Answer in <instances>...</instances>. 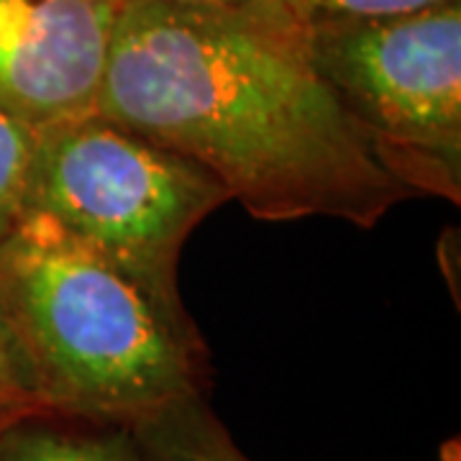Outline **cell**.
I'll return each mask as SVG.
<instances>
[{
	"label": "cell",
	"mask_w": 461,
	"mask_h": 461,
	"mask_svg": "<svg viewBox=\"0 0 461 461\" xmlns=\"http://www.w3.org/2000/svg\"><path fill=\"white\" fill-rule=\"evenodd\" d=\"M95 111L205 167L257 221L375 229L415 198L318 77L282 0H126Z\"/></svg>",
	"instance_id": "6da1fadb"
},
{
	"label": "cell",
	"mask_w": 461,
	"mask_h": 461,
	"mask_svg": "<svg viewBox=\"0 0 461 461\" xmlns=\"http://www.w3.org/2000/svg\"><path fill=\"white\" fill-rule=\"evenodd\" d=\"M0 290L51 411L136 426L205 397L208 348L185 305L47 215L21 213L0 239Z\"/></svg>",
	"instance_id": "7a4b0ae2"
},
{
	"label": "cell",
	"mask_w": 461,
	"mask_h": 461,
	"mask_svg": "<svg viewBox=\"0 0 461 461\" xmlns=\"http://www.w3.org/2000/svg\"><path fill=\"white\" fill-rule=\"evenodd\" d=\"M229 193L198 162L103 113L36 133L23 213L47 215L172 303L185 241Z\"/></svg>",
	"instance_id": "3957f363"
},
{
	"label": "cell",
	"mask_w": 461,
	"mask_h": 461,
	"mask_svg": "<svg viewBox=\"0 0 461 461\" xmlns=\"http://www.w3.org/2000/svg\"><path fill=\"white\" fill-rule=\"evenodd\" d=\"M308 57L382 162L415 193L461 200V0L308 26Z\"/></svg>",
	"instance_id": "277c9868"
},
{
	"label": "cell",
	"mask_w": 461,
	"mask_h": 461,
	"mask_svg": "<svg viewBox=\"0 0 461 461\" xmlns=\"http://www.w3.org/2000/svg\"><path fill=\"white\" fill-rule=\"evenodd\" d=\"M126 0H0V111L32 131L95 113Z\"/></svg>",
	"instance_id": "5b68a950"
},
{
	"label": "cell",
	"mask_w": 461,
	"mask_h": 461,
	"mask_svg": "<svg viewBox=\"0 0 461 461\" xmlns=\"http://www.w3.org/2000/svg\"><path fill=\"white\" fill-rule=\"evenodd\" d=\"M0 461H154L129 423L33 411L0 433Z\"/></svg>",
	"instance_id": "8992f818"
},
{
	"label": "cell",
	"mask_w": 461,
	"mask_h": 461,
	"mask_svg": "<svg viewBox=\"0 0 461 461\" xmlns=\"http://www.w3.org/2000/svg\"><path fill=\"white\" fill-rule=\"evenodd\" d=\"M133 429L154 461H254L236 446L205 397L175 405Z\"/></svg>",
	"instance_id": "52a82bcc"
},
{
	"label": "cell",
	"mask_w": 461,
	"mask_h": 461,
	"mask_svg": "<svg viewBox=\"0 0 461 461\" xmlns=\"http://www.w3.org/2000/svg\"><path fill=\"white\" fill-rule=\"evenodd\" d=\"M36 131L0 111V239L23 213Z\"/></svg>",
	"instance_id": "ba28073f"
},
{
	"label": "cell",
	"mask_w": 461,
	"mask_h": 461,
	"mask_svg": "<svg viewBox=\"0 0 461 461\" xmlns=\"http://www.w3.org/2000/svg\"><path fill=\"white\" fill-rule=\"evenodd\" d=\"M0 400H23V402L44 405L39 395L32 357L18 333L3 290H0Z\"/></svg>",
	"instance_id": "9c48e42d"
},
{
	"label": "cell",
	"mask_w": 461,
	"mask_h": 461,
	"mask_svg": "<svg viewBox=\"0 0 461 461\" xmlns=\"http://www.w3.org/2000/svg\"><path fill=\"white\" fill-rule=\"evenodd\" d=\"M305 26L348 18H382L415 14L448 0H282Z\"/></svg>",
	"instance_id": "30bf717a"
},
{
	"label": "cell",
	"mask_w": 461,
	"mask_h": 461,
	"mask_svg": "<svg viewBox=\"0 0 461 461\" xmlns=\"http://www.w3.org/2000/svg\"><path fill=\"white\" fill-rule=\"evenodd\" d=\"M47 405L39 402H23V400H0V433L8 429L11 423H16L18 418L29 415L33 411H41Z\"/></svg>",
	"instance_id": "8fae6325"
},
{
	"label": "cell",
	"mask_w": 461,
	"mask_h": 461,
	"mask_svg": "<svg viewBox=\"0 0 461 461\" xmlns=\"http://www.w3.org/2000/svg\"><path fill=\"white\" fill-rule=\"evenodd\" d=\"M175 3H198V5H236V3H249V0H175Z\"/></svg>",
	"instance_id": "7c38bea8"
}]
</instances>
